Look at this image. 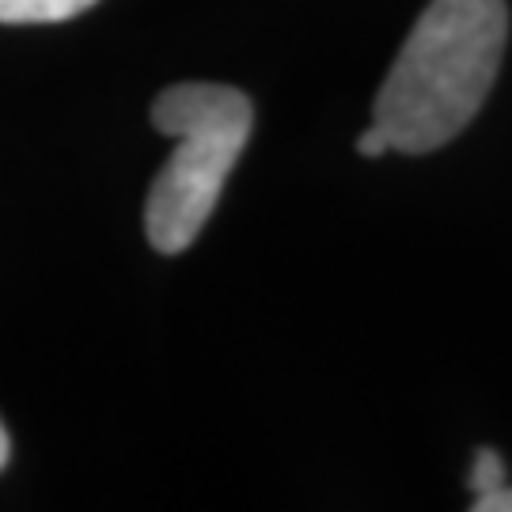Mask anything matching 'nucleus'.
I'll return each instance as SVG.
<instances>
[{
	"mask_svg": "<svg viewBox=\"0 0 512 512\" xmlns=\"http://www.w3.org/2000/svg\"><path fill=\"white\" fill-rule=\"evenodd\" d=\"M152 126L175 137V152L148 190L145 232L160 255H179L213 217L251 137L255 110L228 84H175L152 103Z\"/></svg>",
	"mask_w": 512,
	"mask_h": 512,
	"instance_id": "obj_2",
	"label": "nucleus"
},
{
	"mask_svg": "<svg viewBox=\"0 0 512 512\" xmlns=\"http://www.w3.org/2000/svg\"><path fill=\"white\" fill-rule=\"evenodd\" d=\"M357 152H361V156H368V160H380V156H387V152H391V141H387L384 129L372 122V126L357 137Z\"/></svg>",
	"mask_w": 512,
	"mask_h": 512,
	"instance_id": "obj_5",
	"label": "nucleus"
},
{
	"mask_svg": "<svg viewBox=\"0 0 512 512\" xmlns=\"http://www.w3.org/2000/svg\"><path fill=\"white\" fill-rule=\"evenodd\" d=\"M505 38V0H429L372 110L391 152L421 156L471 126L494 88Z\"/></svg>",
	"mask_w": 512,
	"mask_h": 512,
	"instance_id": "obj_1",
	"label": "nucleus"
},
{
	"mask_svg": "<svg viewBox=\"0 0 512 512\" xmlns=\"http://www.w3.org/2000/svg\"><path fill=\"white\" fill-rule=\"evenodd\" d=\"M8 463V433H4V425H0V467Z\"/></svg>",
	"mask_w": 512,
	"mask_h": 512,
	"instance_id": "obj_7",
	"label": "nucleus"
},
{
	"mask_svg": "<svg viewBox=\"0 0 512 512\" xmlns=\"http://www.w3.org/2000/svg\"><path fill=\"white\" fill-rule=\"evenodd\" d=\"M509 478H505V459L497 448H475V467H471V475H467V490L471 494H490L497 486H505Z\"/></svg>",
	"mask_w": 512,
	"mask_h": 512,
	"instance_id": "obj_4",
	"label": "nucleus"
},
{
	"mask_svg": "<svg viewBox=\"0 0 512 512\" xmlns=\"http://www.w3.org/2000/svg\"><path fill=\"white\" fill-rule=\"evenodd\" d=\"M92 4L95 0H0V23H61Z\"/></svg>",
	"mask_w": 512,
	"mask_h": 512,
	"instance_id": "obj_3",
	"label": "nucleus"
},
{
	"mask_svg": "<svg viewBox=\"0 0 512 512\" xmlns=\"http://www.w3.org/2000/svg\"><path fill=\"white\" fill-rule=\"evenodd\" d=\"M471 509L475 512H512V486L505 482V486H497V490H490V494H478L475 501H471Z\"/></svg>",
	"mask_w": 512,
	"mask_h": 512,
	"instance_id": "obj_6",
	"label": "nucleus"
}]
</instances>
